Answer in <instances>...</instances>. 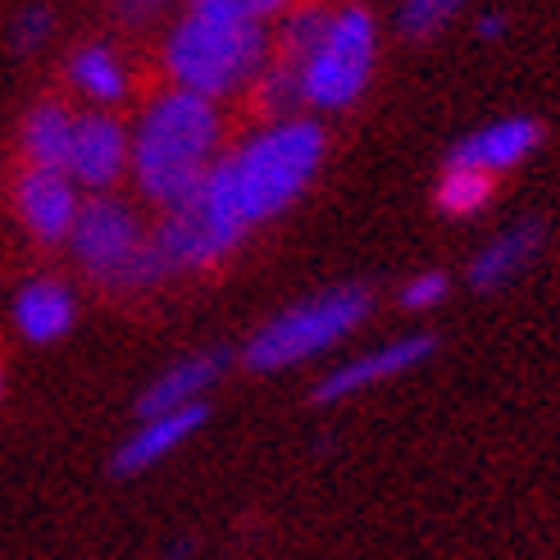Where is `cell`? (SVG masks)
I'll list each match as a JSON object with an SVG mask.
<instances>
[{
  "label": "cell",
  "mask_w": 560,
  "mask_h": 560,
  "mask_svg": "<svg viewBox=\"0 0 560 560\" xmlns=\"http://www.w3.org/2000/svg\"><path fill=\"white\" fill-rule=\"evenodd\" d=\"M269 14H278L273 0H201L170 33L164 69L191 96L214 101L237 92L265 65Z\"/></svg>",
  "instance_id": "1"
},
{
  "label": "cell",
  "mask_w": 560,
  "mask_h": 560,
  "mask_svg": "<svg viewBox=\"0 0 560 560\" xmlns=\"http://www.w3.org/2000/svg\"><path fill=\"white\" fill-rule=\"evenodd\" d=\"M219 151V109L206 96L183 88L164 92L147 105L142 124L132 132V178L151 201L174 210L201 187L214 170Z\"/></svg>",
  "instance_id": "2"
},
{
  "label": "cell",
  "mask_w": 560,
  "mask_h": 560,
  "mask_svg": "<svg viewBox=\"0 0 560 560\" xmlns=\"http://www.w3.org/2000/svg\"><path fill=\"white\" fill-rule=\"evenodd\" d=\"M319 160H324V128L315 119H278L256 137H246L229 160H219V174L233 191L242 223L250 229L260 219L283 214L305 191V183L315 178Z\"/></svg>",
  "instance_id": "3"
},
{
  "label": "cell",
  "mask_w": 560,
  "mask_h": 560,
  "mask_svg": "<svg viewBox=\"0 0 560 560\" xmlns=\"http://www.w3.org/2000/svg\"><path fill=\"white\" fill-rule=\"evenodd\" d=\"M370 288L360 283H342V288H328V292H315L288 311H278L265 328H256V338L246 342L242 360L246 370L256 374H278L288 365H301V360H311L328 347H338L342 338L370 319Z\"/></svg>",
  "instance_id": "4"
},
{
  "label": "cell",
  "mask_w": 560,
  "mask_h": 560,
  "mask_svg": "<svg viewBox=\"0 0 560 560\" xmlns=\"http://www.w3.org/2000/svg\"><path fill=\"white\" fill-rule=\"evenodd\" d=\"M374 42L378 33L370 10L347 5L328 14L324 37L296 65V96L315 109H347L374 73Z\"/></svg>",
  "instance_id": "5"
},
{
  "label": "cell",
  "mask_w": 560,
  "mask_h": 560,
  "mask_svg": "<svg viewBox=\"0 0 560 560\" xmlns=\"http://www.w3.org/2000/svg\"><path fill=\"white\" fill-rule=\"evenodd\" d=\"M69 242H73V256L88 265V273H96L101 283L147 288L170 273L155 242H147L142 229H137V214L124 201H115V196H92V201L82 206Z\"/></svg>",
  "instance_id": "6"
},
{
  "label": "cell",
  "mask_w": 560,
  "mask_h": 560,
  "mask_svg": "<svg viewBox=\"0 0 560 560\" xmlns=\"http://www.w3.org/2000/svg\"><path fill=\"white\" fill-rule=\"evenodd\" d=\"M242 233H246V223H242V214L233 206V191L214 164L210 178L196 187L187 201H178L170 214H164L160 233L151 242L170 269H206V265L229 256V250L242 242Z\"/></svg>",
  "instance_id": "7"
},
{
  "label": "cell",
  "mask_w": 560,
  "mask_h": 560,
  "mask_svg": "<svg viewBox=\"0 0 560 560\" xmlns=\"http://www.w3.org/2000/svg\"><path fill=\"white\" fill-rule=\"evenodd\" d=\"M433 347H438L433 332H415V338L383 342L378 351H365V355L347 360V365H338L332 374H324L315 383V401L319 406H332V401H347V397H355V392H365L374 383L397 378V374H406L415 365H424V360L433 355Z\"/></svg>",
  "instance_id": "8"
},
{
  "label": "cell",
  "mask_w": 560,
  "mask_h": 560,
  "mask_svg": "<svg viewBox=\"0 0 560 560\" xmlns=\"http://www.w3.org/2000/svg\"><path fill=\"white\" fill-rule=\"evenodd\" d=\"M542 142V128L538 119H524V115H511V119H497V124H483L474 128L469 137L452 147L446 155V170H474V174H501V170H515L524 155H534Z\"/></svg>",
  "instance_id": "9"
},
{
  "label": "cell",
  "mask_w": 560,
  "mask_h": 560,
  "mask_svg": "<svg viewBox=\"0 0 560 560\" xmlns=\"http://www.w3.org/2000/svg\"><path fill=\"white\" fill-rule=\"evenodd\" d=\"M132 164V137L124 132L119 119L109 115H88L73 128V155H69V178L73 187L105 191L115 187L119 174Z\"/></svg>",
  "instance_id": "10"
},
{
  "label": "cell",
  "mask_w": 560,
  "mask_h": 560,
  "mask_svg": "<svg viewBox=\"0 0 560 560\" xmlns=\"http://www.w3.org/2000/svg\"><path fill=\"white\" fill-rule=\"evenodd\" d=\"M78 214H82V201H78V187L69 174L27 170L19 178V219L27 223L33 237H42V242L73 237Z\"/></svg>",
  "instance_id": "11"
},
{
  "label": "cell",
  "mask_w": 560,
  "mask_h": 560,
  "mask_svg": "<svg viewBox=\"0 0 560 560\" xmlns=\"http://www.w3.org/2000/svg\"><path fill=\"white\" fill-rule=\"evenodd\" d=\"M229 355L223 351H196L178 365H170L160 378H151V387L137 397V415L142 419H160V415H174V410H187V406H201L206 387L223 374Z\"/></svg>",
  "instance_id": "12"
},
{
  "label": "cell",
  "mask_w": 560,
  "mask_h": 560,
  "mask_svg": "<svg viewBox=\"0 0 560 560\" xmlns=\"http://www.w3.org/2000/svg\"><path fill=\"white\" fill-rule=\"evenodd\" d=\"M542 250V223L538 219H524V223H511L506 233H497L479 256L469 260V288L474 292H497L515 283V278L538 260Z\"/></svg>",
  "instance_id": "13"
},
{
  "label": "cell",
  "mask_w": 560,
  "mask_h": 560,
  "mask_svg": "<svg viewBox=\"0 0 560 560\" xmlns=\"http://www.w3.org/2000/svg\"><path fill=\"white\" fill-rule=\"evenodd\" d=\"M206 401L201 406H187V410H174V415H160V419H142L137 424V433L115 452V474H142L151 465H160L170 452H178V446L206 424Z\"/></svg>",
  "instance_id": "14"
},
{
  "label": "cell",
  "mask_w": 560,
  "mask_h": 560,
  "mask_svg": "<svg viewBox=\"0 0 560 560\" xmlns=\"http://www.w3.org/2000/svg\"><path fill=\"white\" fill-rule=\"evenodd\" d=\"M78 319V305H73V292L55 278H33L19 296H14V324L27 342H55L65 338Z\"/></svg>",
  "instance_id": "15"
},
{
  "label": "cell",
  "mask_w": 560,
  "mask_h": 560,
  "mask_svg": "<svg viewBox=\"0 0 560 560\" xmlns=\"http://www.w3.org/2000/svg\"><path fill=\"white\" fill-rule=\"evenodd\" d=\"M73 128L78 119H69L65 105H37L23 124V151H27V170H50V174H69V155H73Z\"/></svg>",
  "instance_id": "16"
},
{
  "label": "cell",
  "mask_w": 560,
  "mask_h": 560,
  "mask_svg": "<svg viewBox=\"0 0 560 560\" xmlns=\"http://www.w3.org/2000/svg\"><path fill=\"white\" fill-rule=\"evenodd\" d=\"M73 82L88 96H96V101H119L124 92H128V73H124V65L115 60V50L109 46H82L78 55H73Z\"/></svg>",
  "instance_id": "17"
},
{
  "label": "cell",
  "mask_w": 560,
  "mask_h": 560,
  "mask_svg": "<svg viewBox=\"0 0 560 560\" xmlns=\"http://www.w3.org/2000/svg\"><path fill=\"white\" fill-rule=\"evenodd\" d=\"M492 196V178L488 174H474V170H446L438 183V210L452 214V219H469L488 206Z\"/></svg>",
  "instance_id": "18"
},
{
  "label": "cell",
  "mask_w": 560,
  "mask_h": 560,
  "mask_svg": "<svg viewBox=\"0 0 560 560\" xmlns=\"http://www.w3.org/2000/svg\"><path fill=\"white\" fill-rule=\"evenodd\" d=\"M456 10H460L456 0H410V5H401V14H397V27H401V37L424 42V37L442 33Z\"/></svg>",
  "instance_id": "19"
},
{
  "label": "cell",
  "mask_w": 560,
  "mask_h": 560,
  "mask_svg": "<svg viewBox=\"0 0 560 560\" xmlns=\"http://www.w3.org/2000/svg\"><path fill=\"white\" fill-rule=\"evenodd\" d=\"M452 292V283H446V273L438 269H424V273H415L410 283L401 288V305L406 311H433V305H442V296Z\"/></svg>",
  "instance_id": "20"
},
{
  "label": "cell",
  "mask_w": 560,
  "mask_h": 560,
  "mask_svg": "<svg viewBox=\"0 0 560 560\" xmlns=\"http://www.w3.org/2000/svg\"><path fill=\"white\" fill-rule=\"evenodd\" d=\"M50 27H55V19H50V10H23L19 14V23H14V46L19 50H37L46 37H50Z\"/></svg>",
  "instance_id": "21"
},
{
  "label": "cell",
  "mask_w": 560,
  "mask_h": 560,
  "mask_svg": "<svg viewBox=\"0 0 560 560\" xmlns=\"http://www.w3.org/2000/svg\"><path fill=\"white\" fill-rule=\"evenodd\" d=\"M474 33H479L483 42H488V37H501V33H506V19H501V14H488V19H479V27H474Z\"/></svg>",
  "instance_id": "22"
},
{
  "label": "cell",
  "mask_w": 560,
  "mask_h": 560,
  "mask_svg": "<svg viewBox=\"0 0 560 560\" xmlns=\"http://www.w3.org/2000/svg\"><path fill=\"white\" fill-rule=\"evenodd\" d=\"M0 397H5V370H0Z\"/></svg>",
  "instance_id": "23"
}]
</instances>
